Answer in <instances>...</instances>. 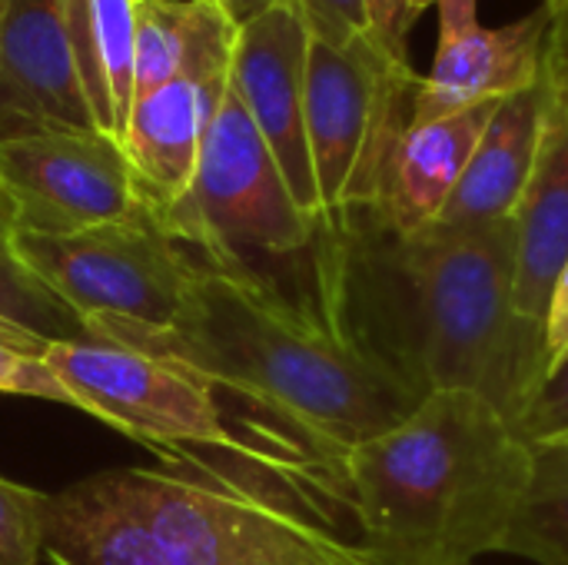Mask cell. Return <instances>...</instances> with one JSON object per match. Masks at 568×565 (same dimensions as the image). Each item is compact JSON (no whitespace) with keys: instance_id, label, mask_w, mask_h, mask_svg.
<instances>
[{"instance_id":"obj_1","label":"cell","mask_w":568,"mask_h":565,"mask_svg":"<svg viewBox=\"0 0 568 565\" xmlns=\"http://www.w3.org/2000/svg\"><path fill=\"white\" fill-rule=\"evenodd\" d=\"M320 243V293L369 356L419 396L469 390L516 420L546 363L513 310V220L396 233L366 213Z\"/></svg>"},{"instance_id":"obj_2","label":"cell","mask_w":568,"mask_h":565,"mask_svg":"<svg viewBox=\"0 0 568 565\" xmlns=\"http://www.w3.org/2000/svg\"><path fill=\"white\" fill-rule=\"evenodd\" d=\"M87 330L90 340L133 346L196 373L213 390L270 413L273 426L336 456L393 430L423 400L353 340L326 296L313 310L250 266L203 256L170 330L100 320Z\"/></svg>"},{"instance_id":"obj_3","label":"cell","mask_w":568,"mask_h":565,"mask_svg":"<svg viewBox=\"0 0 568 565\" xmlns=\"http://www.w3.org/2000/svg\"><path fill=\"white\" fill-rule=\"evenodd\" d=\"M53 565H373L310 490L273 470L230 473L196 456L106 470L43 506Z\"/></svg>"},{"instance_id":"obj_4","label":"cell","mask_w":568,"mask_h":565,"mask_svg":"<svg viewBox=\"0 0 568 565\" xmlns=\"http://www.w3.org/2000/svg\"><path fill=\"white\" fill-rule=\"evenodd\" d=\"M532 450L486 396L439 390L343 456L359 543L389 563L459 565L499 553Z\"/></svg>"},{"instance_id":"obj_5","label":"cell","mask_w":568,"mask_h":565,"mask_svg":"<svg viewBox=\"0 0 568 565\" xmlns=\"http://www.w3.org/2000/svg\"><path fill=\"white\" fill-rule=\"evenodd\" d=\"M419 77L373 37L333 47L310 37L306 140L323 226L339 230L379 210L386 167L413 117Z\"/></svg>"},{"instance_id":"obj_6","label":"cell","mask_w":568,"mask_h":565,"mask_svg":"<svg viewBox=\"0 0 568 565\" xmlns=\"http://www.w3.org/2000/svg\"><path fill=\"white\" fill-rule=\"evenodd\" d=\"M43 360L77 396L87 416L143 446L163 450L170 463L176 450H223L233 460L283 473L286 480L310 490L339 519L346 516L323 480L273 456L270 450L250 443L240 430H233L223 420L216 390L196 373L153 353L103 340L53 343Z\"/></svg>"},{"instance_id":"obj_7","label":"cell","mask_w":568,"mask_h":565,"mask_svg":"<svg viewBox=\"0 0 568 565\" xmlns=\"http://www.w3.org/2000/svg\"><path fill=\"white\" fill-rule=\"evenodd\" d=\"M156 223L186 250H200L203 260L250 270L256 256H293L320 236L233 83L206 123L186 196Z\"/></svg>"},{"instance_id":"obj_8","label":"cell","mask_w":568,"mask_h":565,"mask_svg":"<svg viewBox=\"0 0 568 565\" xmlns=\"http://www.w3.org/2000/svg\"><path fill=\"white\" fill-rule=\"evenodd\" d=\"M20 260L87 323L170 330L186 303L196 256L150 210L67 236H13Z\"/></svg>"},{"instance_id":"obj_9","label":"cell","mask_w":568,"mask_h":565,"mask_svg":"<svg viewBox=\"0 0 568 565\" xmlns=\"http://www.w3.org/2000/svg\"><path fill=\"white\" fill-rule=\"evenodd\" d=\"M0 193L13 226L37 236H67L146 210L123 147L100 130L0 140Z\"/></svg>"},{"instance_id":"obj_10","label":"cell","mask_w":568,"mask_h":565,"mask_svg":"<svg viewBox=\"0 0 568 565\" xmlns=\"http://www.w3.org/2000/svg\"><path fill=\"white\" fill-rule=\"evenodd\" d=\"M310 30L296 0H280L236 30L230 83L280 163L296 206L323 226V206L306 140Z\"/></svg>"},{"instance_id":"obj_11","label":"cell","mask_w":568,"mask_h":565,"mask_svg":"<svg viewBox=\"0 0 568 565\" xmlns=\"http://www.w3.org/2000/svg\"><path fill=\"white\" fill-rule=\"evenodd\" d=\"M542 7L506 27H483L476 0H443L436 53L429 73L416 83L409 120H439L536 87L542 80Z\"/></svg>"},{"instance_id":"obj_12","label":"cell","mask_w":568,"mask_h":565,"mask_svg":"<svg viewBox=\"0 0 568 565\" xmlns=\"http://www.w3.org/2000/svg\"><path fill=\"white\" fill-rule=\"evenodd\" d=\"M43 130H97L67 37V0H7L0 13V140Z\"/></svg>"},{"instance_id":"obj_13","label":"cell","mask_w":568,"mask_h":565,"mask_svg":"<svg viewBox=\"0 0 568 565\" xmlns=\"http://www.w3.org/2000/svg\"><path fill=\"white\" fill-rule=\"evenodd\" d=\"M546 117L549 90L542 80L499 100L439 223L486 226L513 220L539 160Z\"/></svg>"},{"instance_id":"obj_14","label":"cell","mask_w":568,"mask_h":565,"mask_svg":"<svg viewBox=\"0 0 568 565\" xmlns=\"http://www.w3.org/2000/svg\"><path fill=\"white\" fill-rule=\"evenodd\" d=\"M513 310L542 333L552 286L568 260V113L552 97L539 160L513 216Z\"/></svg>"},{"instance_id":"obj_15","label":"cell","mask_w":568,"mask_h":565,"mask_svg":"<svg viewBox=\"0 0 568 565\" xmlns=\"http://www.w3.org/2000/svg\"><path fill=\"white\" fill-rule=\"evenodd\" d=\"M216 107L220 100L206 97L186 77L133 100L120 147L130 160L140 200L153 216L186 196L200 163L203 133Z\"/></svg>"},{"instance_id":"obj_16","label":"cell","mask_w":568,"mask_h":565,"mask_svg":"<svg viewBox=\"0 0 568 565\" xmlns=\"http://www.w3.org/2000/svg\"><path fill=\"white\" fill-rule=\"evenodd\" d=\"M493 110L496 103L426 123L409 120L386 167L383 200L376 210L379 220L396 233H416L439 223Z\"/></svg>"},{"instance_id":"obj_17","label":"cell","mask_w":568,"mask_h":565,"mask_svg":"<svg viewBox=\"0 0 568 565\" xmlns=\"http://www.w3.org/2000/svg\"><path fill=\"white\" fill-rule=\"evenodd\" d=\"M140 0H67V37L77 77L100 133L123 140L133 100Z\"/></svg>"},{"instance_id":"obj_18","label":"cell","mask_w":568,"mask_h":565,"mask_svg":"<svg viewBox=\"0 0 568 565\" xmlns=\"http://www.w3.org/2000/svg\"><path fill=\"white\" fill-rule=\"evenodd\" d=\"M529 450V483L499 553L539 565H568V440Z\"/></svg>"},{"instance_id":"obj_19","label":"cell","mask_w":568,"mask_h":565,"mask_svg":"<svg viewBox=\"0 0 568 565\" xmlns=\"http://www.w3.org/2000/svg\"><path fill=\"white\" fill-rule=\"evenodd\" d=\"M13 236V210L0 193V320L27 330L47 346L90 340L87 320L77 316L50 286L33 276V270L20 260Z\"/></svg>"},{"instance_id":"obj_20","label":"cell","mask_w":568,"mask_h":565,"mask_svg":"<svg viewBox=\"0 0 568 565\" xmlns=\"http://www.w3.org/2000/svg\"><path fill=\"white\" fill-rule=\"evenodd\" d=\"M186 30H190V0H140L136 47H133L136 97L180 77Z\"/></svg>"},{"instance_id":"obj_21","label":"cell","mask_w":568,"mask_h":565,"mask_svg":"<svg viewBox=\"0 0 568 565\" xmlns=\"http://www.w3.org/2000/svg\"><path fill=\"white\" fill-rule=\"evenodd\" d=\"M47 493L0 476V565H37L43 556Z\"/></svg>"},{"instance_id":"obj_22","label":"cell","mask_w":568,"mask_h":565,"mask_svg":"<svg viewBox=\"0 0 568 565\" xmlns=\"http://www.w3.org/2000/svg\"><path fill=\"white\" fill-rule=\"evenodd\" d=\"M513 426L529 446L568 440V353L559 360V366H552L539 380V386L516 413Z\"/></svg>"},{"instance_id":"obj_23","label":"cell","mask_w":568,"mask_h":565,"mask_svg":"<svg viewBox=\"0 0 568 565\" xmlns=\"http://www.w3.org/2000/svg\"><path fill=\"white\" fill-rule=\"evenodd\" d=\"M0 393L30 396V400H43V403H60V406L80 410L77 396L60 383V376L50 370V363L43 356L20 353V350H10L3 343H0Z\"/></svg>"},{"instance_id":"obj_24","label":"cell","mask_w":568,"mask_h":565,"mask_svg":"<svg viewBox=\"0 0 568 565\" xmlns=\"http://www.w3.org/2000/svg\"><path fill=\"white\" fill-rule=\"evenodd\" d=\"M313 40L346 47L353 40L373 37L366 0H296Z\"/></svg>"},{"instance_id":"obj_25","label":"cell","mask_w":568,"mask_h":565,"mask_svg":"<svg viewBox=\"0 0 568 565\" xmlns=\"http://www.w3.org/2000/svg\"><path fill=\"white\" fill-rule=\"evenodd\" d=\"M546 10V50H542V83L552 103L568 113V0H542Z\"/></svg>"},{"instance_id":"obj_26","label":"cell","mask_w":568,"mask_h":565,"mask_svg":"<svg viewBox=\"0 0 568 565\" xmlns=\"http://www.w3.org/2000/svg\"><path fill=\"white\" fill-rule=\"evenodd\" d=\"M373 40L399 63H409V33L426 10L423 0H366Z\"/></svg>"},{"instance_id":"obj_27","label":"cell","mask_w":568,"mask_h":565,"mask_svg":"<svg viewBox=\"0 0 568 565\" xmlns=\"http://www.w3.org/2000/svg\"><path fill=\"white\" fill-rule=\"evenodd\" d=\"M568 353V260L552 286V296H549V310H546V320H542V363H546V373L552 366H559V360ZM542 373V376H546Z\"/></svg>"},{"instance_id":"obj_28","label":"cell","mask_w":568,"mask_h":565,"mask_svg":"<svg viewBox=\"0 0 568 565\" xmlns=\"http://www.w3.org/2000/svg\"><path fill=\"white\" fill-rule=\"evenodd\" d=\"M0 343L10 346V350H20V353H37V356H43V353L50 350L43 340L30 336L27 330L13 326V323H7V320H0Z\"/></svg>"},{"instance_id":"obj_29","label":"cell","mask_w":568,"mask_h":565,"mask_svg":"<svg viewBox=\"0 0 568 565\" xmlns=\"http://www.w3.org/2000/svg\"><path fill=\"white\" fill-rule=\"evenodd\" d=\"M206 3H216L220 10L230 13V20H233L236 27H243V23H250L253 17H260L263 10H270V7L280 3V0H206Z\"/></svg>"},{"instance_id":"obj_30","label":"cell","mask_w":568,"mask_h":565,"mask_svg":"<svg viewBox=\"0 0 568 565\" xmlns=\"http://www.w3.org/2000/svg\"><path fill=\"white\" fill-rule=\"evenodd\" d=\"M369 553V549H366ZM369 559H373V565H406V563H389V559H379V556H373L369 553ZM459 565H476V563H459Z\"/></svg>"},{"instance_id":"obj_31","label":"cell","mask_w":568,"mask_h":565,"mask_svg":"<svg viewBox=\"0 0 568 565\" xmlns=\"http://www.w3.org/2000/svg\"><path fill=\"white\" fill-rule=\"evenodd\" d=\"M429 3H443V0H423V7H429Z\"/></svg>"},{"instance_id":"obj_32","label":"cell","mask_w":568,"mask_h":565,"mask_svg":"<svg viewBox=\"0 0 568 565\" xmlns=\"http://www.w3.org/2000/svg\"><path fill=\"white\" fill-rule=\"evenodd\" d=\"M3 7H7V0H0V13H3Z\"/></svg>"}]
</instances>
